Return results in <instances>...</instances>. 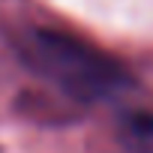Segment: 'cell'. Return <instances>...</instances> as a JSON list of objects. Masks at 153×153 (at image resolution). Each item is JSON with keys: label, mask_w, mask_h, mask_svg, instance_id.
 Instances as JSON below:
<instances>
[{"label": "cell", "mask_w": 153, "mask_h": 153, "mask_svg": "<svg viewBox=\"0 0 153 153\" xmlns=\"http://www.w3.org/2000/svg\"><path fill=\"white\" fill-rule=\"evenodd\" d=\"M126 135H132L135 141H150L153 138V114L150 111L126 114Z\"/></svg>", "instance_id": "2"}, {"label": "cell", "mask_w": 153, "mask_h": 153, "mask_svg": "<svg viewBox=\"0 0 153 153\" xmlns=\"http://www.w3.org/2000/svg\"><path fill=\"white\" fill-rule=\"evenodd\" d=\"M15 51L39 81L57 87L75 105L108 102L135 87L117 57L54 27H27L15 39Z\"/></svg>", "instance_id": "1"}]
</instances>
